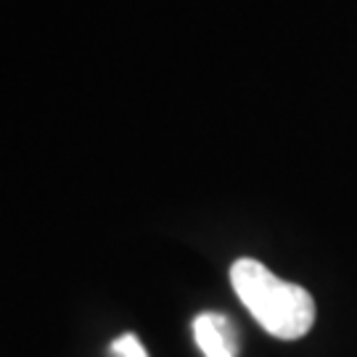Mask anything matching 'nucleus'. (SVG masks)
Instances as JSON below:
<instances>
[{
  "label": "nucleus",
  "instance_id": "obj_1",
  "mask_svg": "<svg viewBox=\"0 0 357 357\" xmlns=\"http://www.w3.org/2000/svg\"><path fill=\"white\" fill-rule=\"evenodd\" d=\"M230 283L243 307L275 339H302L315 326V299L302 286L281 281L257 259H236L230 268Z\"/></svg>",
  "mask_w": 357,
  "mask_h": 357
},
{
  "label": "nucleus",
  "instance_id": "obj_2",
  "mask_svg": "<svg viewBox=\"0 0 357 357\" xmlns=\"http://www.w3.org/2000/svg\"><path fill=\"white\" fill-rule=\"evenodd\" d=\"M193 336L204 357H236L238 352V336L236 326L228 315L220 312H202L193 320Z\"/></svg>",
  "mask_w": 357,
  "mask_h": 357
},
{
  "label": "nucleus",
  "instance_id": "obj_3",
  "mask_svg": "<svg viewBox=\"0 0 357 357\" xmlns=\"http://www.w3.org/2000/svg\"><path fill=\"white\" fill-rule=\"evenodd\" d=\"M112 349H114L119 357H149L146 355V349H143V344L132 336V333H125V336H119L114 344H112Z\"/></svg>",
  "mask_w": 357,
  "mask_h": 357
}]
</instances>
